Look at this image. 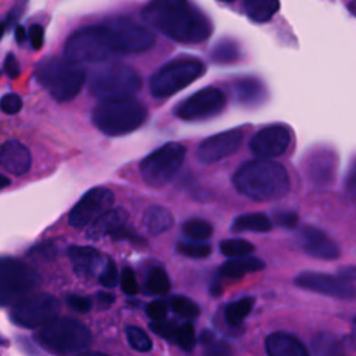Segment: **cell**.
Listing matches in <instances>:
<instances>
[{
    "label": "cell",
    "mask_w": 356,
    "mask_h": 356,
    "mask_svg": "<svg viewBox=\"0 0 356 356\" xmlns=\"http://www.w3.org/2000/svg\"><path fill=\"white\" fill-rule=\"evenodd\" d=\"M154 43L153 32L128 18H113L75 31L65 42V58L81 63H102L117 54L142 53Z\"/></svg>",
    "instance_id": "cell-1"
},
{
    "label": "cell",
    "mask_w": 356,
    "mask_h": 356,
    "mask_svg": "<svg viewBox=\"0 0 356 356\" xmlns=\"http://www.w3.org/2000/svg\"><path fill=\"white\" fill-rule=\"evenodd\" d=\"M140 14L147 25L179 43L204 42L213 31L209 17L184 0H154Z\"/></svg>",
    "instance_id": "cell-2"
},
{
    "label": "cell",
    "mask_w": 356,
    "mask_h": 356,
    "mask_svg": "<svg viewBox=\"0 0 356 356\" xmlns=\"http://www.w3.org/2000/svg\"><path fill=\"white\" fill-rule=\"evenodd\" d=\"M232 184L239 193L256 202L278 200L291 188L289 175L284 165L266 159L243 163L234 174Z\"/></svg>",
    "instance_id": "cell-3"
},
{
    "label": "cell",
    "mask_w": 356,
    "mask_h": 356,
    "mask_svg": "<svg viewBox=\"0 0 356 356\" xmlns=\"http://www.w3.org/2000/svg\"><path fill=\"white\" fill-rule=\"evenodd\" d=\"M146 117V106L132 97L100 102L92 111L93 125L107 136L127 135L138 129Z\"/></svg>",
    "instance_id": "cell-4"
},
{
    "label": "cell",
    "mask_w": 356,
    "mask_h": 356,
    "mask_svg": "<svg viewBox=\"0 0 356 356\" xmlns=\"http://www.w3.org/2000/svg\"><path fill=\"white\" fill-rule=\"evenodd\" d=\"M85 70L65 57H49L43 60L36 70L38 82L57 102L72 100L82 89L85 82Z\"/></svg>",
    "instance_id": "cell-5"
},
{
    "label": "cell",
    "mask_w": 356,
    "mask_h": 356,
    "mask_svg": "<svg viewBox=\"0 0 356 356\" xmlns=\"http://www.w3.org/2000/svg\"><path fill=\"white\" fill-rule=\"evenodd\" d=\"M38 342L47 350L58 355L82 352L90 343V332L79 320L71 317H54L40 327Z\"/></svg>",
    "instance_id": "cell-6"
},
{
    "label": "cell",
    "mask_w": 356,
    "mask_h": 356,
    "mask_svg": "<svg viewBox=\"0 0 356 356\" xmlns=\"http://www.w3.org/2000/svg\"><path fill=\"white\" fill-rule=\"evenodd\" d=\"M142 86L139 74L129 65L113 63L92 74L89 89L102 102L131 99Z\"/></svg>",
    "instance_id": "cell-7"
},
{
    "label": "cell",
    "mask_w": 356,
    "mask_h": 356,
    "mask_svg": "<svg viewBox=\"0 0 356 356\" xmlns=\"http://www.w3.org/2000/svg\"><path fill=\"white\" fill-rule=\"evenodd\" d=\"M206 71L203 61L195 57H179L159 68L150 78V92L157 99L170 97L189 86Z\"/></svg>",
    "instance_id": "cell-8"
},
{
    "label": "cell",
    "mask_w": 356,
    "mask_h": 356,
    "mask_svg": "<svg viewBox=\"0 0 356 356\" xmlns=\"http://www.w3.org/2000/svg\"><path fill=\"white\" fill-rule=\"evenodd\" d=\"M186 149L178 142H168L147 154L139 165L140 177L152 188L167 185L182 167Z\"/></svg>",
    "instance_id": "cell-9"
},
{
    "label": "cell",
    "mask_w": 356,
    "mask_h": 356,
    "mask_svg": "<svg viewBox=\"0 0 356 356\" xmlns=\"http://www.w3.org/2000/svg\"><path fill=\"white\" fill-rule=\"evenodd\" d=\"M39 284L38 273L18 259L0 256V306L14 305Z\"/></svg>",
    "instance_id": "cell-10"
},
{
    "label": "cell",
    "mask_w": 356,
    "mask_h": 356,
    "mask_svg": "<svg viewBox=\"0 0 356 356\" xmlns=\"http://www.w3.org/2000/svg\"><path fill=\"white\" fill-rule=\"evenodd\" d=\"M60 309L58 300L50 293H36L25 296L13 305L10 318L24 328L42 327L53 320Z\"/></svg>",
    "instance_id": "cell-11"
},
{
    "label": "cell",
    "mask_w": 356,
    "mask_h": 356,
    "mask_svg": "<svg viewBox=\"0 0 356 356\" xmlns=\"http://www.w3.org/2000/svg\"><path fill=\"white\" fill-rule=\"evenodd\" d=\"M225 95L221 89L203 88L174 107V115L184 121H203L213 118L225 108Z\"/></svg>",
    "instance_id": "cell-12"
},
{
    "label": "cell",
    "mask_w": 356,
    "mask_h": 356,
    "mask_svg": "<svg viewBox=\"0 0 356 356\" xmlns=\"http://www.w3.org/2000/svg\"><path fill=\"white\" fill-rule=\"evenodd\" d=\"M114 195L104 186L89 189L71 209L68 222L74 228H83L92 225L113 206Z\"/></svg>",
    "instance_id": "cell-13"
},
{
    "label": "cell",
    "mask_w": 356,
    "mask_h": 356,
    "mask_svg": "<svg viewBox=\"0 0 356 356\" xmlns=\"http://www.w3.org/2000/svg\"><path fill=\"white\" fill-rule=\"evenodd\" d=\"M291 129L284 124H273L257 131L250 142L249 147L254 156L260 159H274L284 154L291 143Z\"/></svg>",
    "instance_id": "cell-14"
},
{
    "label": "cell",
    "mask_w": 356,
    "mask_h": 356,
    "mask_svg": "<svg viewBox=\"0 0 356 356\" xmlns=\"http://www.w3.org/2000/svg\"><path fill=\"white\" fill-rule=\"evenodd\" d=\"M128 213L124 209H110L92 225H89L88 236L99 239L110 236L114 241H129L134 243H143V239L131 228H128Z\"/></svg>",
    "instance_id": "cell-15"
},
{
    "label": "cell",
    "mask_w": 356,
    "mask_h": 356,
    "mask_svg": "<svg viewBox=\"0 0 356 356\" xmlns=\"http://www.w3.org/2000/svg\"><path fill=\"white\" fill-rule=\"evenodd\" d=\"M245 132L242 128H234L218 132L213 136L206 138L197 146L196 156L203 164L217 163L229 154L235 153L242 145Z\"/></svg>",
    "instance_id": "cell-16"
},
{
    "label": "cell",
    "mask_w": 356,
    "mask_h": 356,
    "mask_svg": "<svg viewBox=\"0 0 356 356\" xmlns=\"http://www.w3.org/2000/svg\"><path fill=\"white\" fill-rule=\"evenodd\" d=\"M295 284L299 288H303L306 291L317 292V293L332 296V298H339V299L355 298L353 284H349L342 278L331 274L303 271L295 278Z\"/></svg>",
    "instance_id": "cell-17"
},
{
    "label": "cell",
    "mask_w": 356,
    "mask_h": 356,
    "mask_svg": "<svg viewBox=\"0 0 356 356\" xmlns=\"http://www.w3.org/2000/svg\"><path fill=\"white\" fill-rule=\"evenodd\" d=\"M338 157L332 149L321 146L307 154L305 171L307 178L317 186H330L335 181Z\"/></svg>",
    "instance_id": "cell-18"
},
{
    "label": "cell",
    "mask_w": 356,
    "mask_h": 356,
    "mask_svg": "<svg viewBox=\"0 0 356 356\" xmlns=\"http://www.w3.org/2000/svg\"><path fill=\"white\" fill-rule=\"evenodd\" d=\"M299 242L302 250L314 259L335 260L339 257L338 245L331 238H328L325 232L313 225L302 227Z\"/></svg>",
    "instance_id": "cell-19"
},
{
    "label": "cell",
    "mask_w": 356,
    "mask_h": 356,
    "mask_svg": "<svg viewBox=\"0 0 356 356\" xmlns=\"http://www.w3.org/2000/svg\"><path fill=\"white\" fill-rule=\"evenodd\" d=\"M67 253L75 274L83 278H89L102 271L106 263L102 253L92 246H70Z\"/></svg>",
    "instance_id": "cell-20"
},
{
    "label": "cell",
    "mask_w": 356,
    "mask_h": 356,
    "mask_svg": "<svg viewBox=\"0 0 356 356\" xmlns=\"http://www.w3.org/2000/svg\"><path fill=\"white\" fill-rule=\"evenodd\" d=\"M32 163L31 153L18 140H8L0 146V165L14 175H24Z\"/></svg>",
    "instance_id": "cell-21"
},
{
    "label": "cell",
    "mask_w": 356,
    "mask_h": 356,
    "mask_svg": "<svg viewBox=\"0 0 356 356\" xmlns=\"http://www.w3.org/2000/svg\"><path fill=\"white\" fill-rule=\"evenodd\" d=\"M232 95L243 107H257L267 99V89L264 83L253 76L239 78L232 83Z\"/></svg>",
    "instance_id": "cell-22"
},
{
    "label": "cell",
    "mask_w": 356,
    "mask_h": 356,
    "mask_svg": "<svg viewBox=\"0 0 356 356\" xmlns=\"http://www.w3.org/2000/svg\"><path fill=\"white\" fill-rule=\"evenodd\" d=\"M268 356H309L306 346L293 335L274 332L266 339Z\"/></svg>",
    "instance_id": "cell-23"
},
{
    "label": "cell",
    "mask_w": 356,
    "mask_h": 356,
    "mask_svg": "<svg viewBox=\"0 0 356 356\" xmlns=\"http://www.w3.org/2000/svg\"><path fill=\"white\" fill-rule=\"evenodd\" d=\"M264 268V261L256 256L234 257L224 261L220 267V274L227 278H241L246 274L256 273Z\"/></svg>",
    "instance_id": "cell-24"
},
{
    "label": "cell",
    "mask_w": 356,
    "mask_h": 356,
    "mask_svg": "<svg viewBox=\"0 0 356 356\" xmlns=\"http://www.w3.org/2000/svg\"><path fill=\"white\" fill-rule=\"evenodd\" d=\"M143 221L149 234L160 235L172 227L174 217L168 209L163 206H152L145 211Z\"/></svg>",
    "instance_id": "cell-25"
},
{
    "label": "cell",
    "mask_w": 356,
    "mask_h": 356,
    "mask_svg": "<svg viewBox=\"0 0 356 356\" xmlns=\"http://www.w3.org/2000/svg\"><path fill=\"white\" fill-rule=\"evenodd\" d=\"M280 1L275 0H246L243 1V11L253 22L263 24L270 21L280 10Z\"/></svg>",
    "instance_id": "cell-26"
},
{
    "label": "cell",
    "mask_w": 356,
    "mask_h": 356,
    "mask_svg": "<svg viewBox=\"0 0 356 356\" xmlns=\"http://www.w3.org/2000/svg\"><path fill=\"white\" fill-rule=\"evenodd\" d=\"M242 57L241 46L231 38H222L210 50V58L216 64H232Z\"/></svg>",
    "instance_id": "cell-27"
},
{
    "label": "cell",
    "mask_w": 356,
    "mask_h": 356,
    "mask_svg": "<svg viewBox=\"0 0 356 356\" xmlns=\"http://www.w3.org/2000/svg\"><path fill=\"white\" fill-rule=\"evenodd\" d=\"M273 228L271 220L263 213H249L235 217L231 229L234 232L252 231V232H267Z\"/></svg>",
    "instance_id": "cell-28"
},
{
    "label": "cell",
    "mask_w": 356,
    "mask_h": 356,
    "mask_svg": "<svg viewBox=\"0 0 356 356\" xmlns=\"http://www.w3.org/2000/svg\"><path fill=\"white\" fill-rule=\"evenodd\" d=\"M182 232L188 241L204 242L213 235V225L203 218H189L182 225Z\"/></svg>",
    "instance_id": "cell-29"
},
{
    "label": "cell",
    "mask_w": 356,
    "mask_h": 356,
    "mask_svg": "<svg viewBox=\"0 0 356 356\" xmlns=\"http://www.w3.org/2000/svg\"><path fill=\"white\" fill-rule=\"evenodd\" d=\"M253 303H254V299L250 296H246V298H242L239 300L229 303L224 312L227 323L231 325H239L246 318V316L250 313Z\"/></svg>",
    "instance_id": "cell-30"
},
{
    "label": "cell",
    "mask_w": 356,
    "mask_h": 356,
    "mask_svg": "<svg viewBox=\"0 0 356 356\" xmlns=\"http://www.w3.org/2000/svg\"><path fill=\"white\" fill-rule=\"evenodd\" d=\"M220 250L224 256L234 259V257L250 256L254 252V246L249 241H245L241 238H231L220 242Z\"/></svg>",
    "instance_id": "cell-31"
},
{
    "label": "cell",
    "mask_w": 356,
    "mask_h": 356,
    "mask_svg": "<svg viewBox=\"0 0 356 356\" xmlns=\"http://www.w3.org/2000/svg\"><path fill=\"white\" fill-rule=\"evenodd\" d=\"M200 342L207 356H231L232 355L231 346L225 341L217 338L211 331H203L200 335Z\"/></svg>",
    "instance_id": "cell-32"
},
{
    "label": "cell",
    "mask_w": 356,
    "mask_h": 356,
    "mask_svg": "<svg viewBox=\"0 0 356 356\" xmlns=\"http://www.w3.org/2000/svg\"><path fill=\"white\" fill-rule=\"evenodd\" d=\"M146 286L152 293L165 295L171 288V282L165 270L163 267H154L147 275Z\"/></svg>",
    "instance_id": "cell-33"
},
{
    "label": "cell",
    "mask_w": 356,
    "mask_h": 356,
    "mask_svg": "<svg viewBox=\"0 0 356 356\" xmlns=\"http://www.w3.org/2000/svg\"><path fill=\"white\" fill-rule=\"evenodd\" d=\"M177 249L181 254L191 259H206L211 253V246L206 242L181 241L177 243Z\"/></svg>",
    "instance_id": "cell-34"
},
{
    "label": "cell",
    "mask_w": 356,
    "mask_h": 356,
    "mask_svg": "<svg viewBox=\"0 0 356 356\" xmlns=\"http://www.w3.org/2000/svg\"><path fill=\"white\" fill-rule=\"evenodd\" d=\"M127 334V339L129 342V345L139 350V352H147L152 349V341L147 337V334L140 330L139 327H134V325H128L125 330Z\"/></svg>",
    "instance_id": "cell-35"
},
{
    "label": "cell",
    "mask_w": 356,
    "mask_h": 356,
    "mask_svg": "<svg viewBox=\"0 0 356 356\" xmlns=\"http://www.w3.org/2000/svg\"><path fill=\"white\" fill-rule=\"evenodd\" d=\"M313 346L317 356H339L341 355L338 342L327 334H320L318 337H316Z\"/></svg>",
    "instance_id": "cell-36"
},
{
    "label": "cell",
    "mask_w": 356,
    "mask_h": 356,
    "mask_svg": "<svg viewBox=\"0 0 356 356\" xmlns=\"http://www.w3.org/2000/svg\"><path fill=\"white\" fill-rule=\"evenodd\" d=\"M171 307H172V310L177 314H179V316H182L185 318H195L200 313L199 306L192 299L185 298V296H175V298H172Z\"/></svg>",
    "instance_id": "cell-37"
},
{
    "label": "cell",
    "mask_w": 356,
    "mask_h": 356,
    "mask_svg": "<svg viewBox=\"0 0 356 356\" xmlns=\"http://www.w3.org/2000/svg\"><path fill=\"white\" fill-rule=\"evenodd\" d=\"M178 324L175 321H165V320H161V321H154L150 324V328L153 332H156L157 335H160L161 338L167 339V341H171V342H175L177 339V332H178Z\"/></svg>",
    "instance_id": "cell-38"
},
{
    "label": "cell",
    "mask_w": 356,
    "mask_h": 356,
    "mask_svg": "<svg viewBox=\"0 0 356 356\" xmlns=\"http://www.w3.org/2000/svg\"><path fill=\"white\" fill-rule=\"evenodd\" d=\"M195 342H196V337H195L193 325L189 324V323L181 324L178 327L175 343H178L185 350H191L195 346Z\"/></svg>",
    "instance_id": "cell-39"
},
{
    "label": "cell",
    "mask_w": 356,
    "mask_h": 356,
    "mask_svg": "<svg viewBox=\"0 0 356 356\" xmlns=\"http://www.w3.org/2000/svg\"><path fill=\"white\" fill-rule=\"evenodd\" d=\"M117 280H118L117 266H115L113 259L107 257L106 263H104V266H103V268L99 274V282L106 288H113V286H115Z\"/></svg>",
    "instance_id": "cell-40"
},
{
    "label": "cell",
    "mask_w": 356,
    "mask_h": 356,
    "mask_svg": "<svg viewBox=\"0 0 356 356\" xmlns=\"http://www.w3.org/2000/svg\"><path fill=\"white\" fill-rule=\"evenodd\" d=\"M22 108V100L17 93H7L0 99V110L6 114H17Z\"/></svg>",
    "instance_id": "cell-41"
},
{
    "label": "cell",
    "mask_w": 356,
    "mask_h": 356,
    "mask_svg": "<svg viewBox=\"0 0 356 356\" xmlns=\"http://www.w3.org/2000/svg\"><path fill=\"white\" fill-rule=\"evenodd\" d=\"M121 288L127 295H135L139 291L138 281L131 268H124L121 273Z\"/></svg>",
    "instance_id": "cell-42"
},
{
    "label": "cell",
    "mask_w": 356,
    "mask_h": 356,
    "mask_svg": "<svg viewBox=\"0 0 356 356\" xmlns=\"http://www.w3.org/2000/svg\"><path fill=\"white\" fill-rule=\"evenodd\" d=\"M167 303L164 300H153L146 306L147 316L154 321H161L167 316Z\"/></svg>",
    "instance_id": "cell-43"
},
{
    "label": "cell",
    "mask_w": 356,
    "mask_h": 356,
    "mask_svg": "<svg viewBox=\"0 0 356 356\" xmlns=\"http://www.w3.org/2000/svg\"><path fill=\"white\" fill-rule=\"evenodd\" d=\"M67 303L71 309H74L78 313H86L92 309V300L81 295H70L67 298Z\"/></svg>",
    "instance_id": "cell-44"
},
{
    "label": "cell",
    "mask_w": 356,
    "mask_h": 356,
    "mask_svg": "<svg viewBox=\"0 0 356 356\" xmlns=\"http://www.w3.org/2000/svg\"><path fill=\"white\" fill-rule=\"evenodd\" d=\"M274 218L278 225L285 228H295L299 222V216L295 211H278Z\"/></svg>",
    "instance_id": "cell-45"
},
{
    "label": "cell",
    "mask_w": 356,
    "mask_h": 356,
    "mask_svg": "<svg viewBox=\"0 0 356 356\" xmlns=\"http://www.w3.org/2000/svg\"><path fill=\"white\" fill-rule=\"evenodd\" d=\"M26 35H28V38H29V42H31L32 49L39 50V49L43 46V42H44V31H43V28H42L39 24L31 25V28H29V31H28Z\"/></svg>",
    "instance_id": "cell-46"
},
{
    "label": "cell",
    "mask_w": 356,
    "mask_h": 356,
    "mask_svg": "<svg viewBox=\"0 0 356 356\" xmlns=\"http://www.w3.org/2000/svg\"><path fill=\"white\" fill-rule=\"evenodd\" d=\"M4 71L11 79H15L19 76V64L13 53L6 56L4 58Z\"/></svg>",
    "instance_id": "cell-47"
},
{
    "label": "cell",
    "mask_w": 356,
    "mask_h": 356,
    "mask_svg": "<svg viewBox=\"0 0 356 356\" xmlns=\"http://www.w3.org/2000/svg\"><path fill=\"white\" fill-rule=\"evenodd\" d=\"M96 299H97L100 306L107 307V306H110L115 300V296L113 293H110V292H99L96 295Z\"/></svg>",
    "instance_id": "cell-48"
},
{
    "label": "cell",
    "mask_w": 356,
    "mask_h": 356,
    "mask_svg": "<svg viewBox=\"0 0 356 356\" xmlns=\"http://www.w3.org/2000/svg\"><path fill=\"white\" fill-rule=\"evenodd\" d=\"M26 39H28V35H26L25 28L21 26V25L17 26V28H15V40H17V43L22 44V43H25Z\"/></svg>",
    "instance_id": "cell-49"
},
{
    "label": "cell",
    "mask_w": 356,
    "mask_h": 356,
    "mask_svg": "<svg viewBox=\"0 0 356 356\" xmlns=\"http://www.w3.org/2000/svg\"><path fill=\"white\" fill-rule=\"evenodd\" d=\"M7 185H10V179H8L6 175L0 174V189H3V188L7 186Z\"/></svg>",
    "instance_id": "cell-50"
},
{
    "label": "cell",
    "mask_w": 356,
    "mask_h": 356,
    "mask_svg": "<svg viewBox=\"0 0 356 356\" xmlns=\"http://www.w3.org/2000/svg\"><path fill=\"white\" fill-rule=\"evenodd\" d=\"M78 356H107V355L97 353V352H82V353H79Z\"/></svg>",
    "instance_id": "cell-51"
},
{
    "label": "cell",
    "mask_w": 356,
    "mask_h": 356,
    "mask_svg": "<svg viewBox=\"0 0 356 356\" xmlns=\"http://www.w3.org/2000/svg\"><path fill=\"white\" fill-rule=\"evenodd\" d=\"M7 28H8V26L6 25V22L1 21V22H0V39H1V36H3V33H4V31H6Z\"/></svg>",
    "instance_id": "cell-52"
},
{
    "label": "cell",
    "mask_w": 356,
    "mask_h": 356,
    "mask_svg": "<svg viewBox=\"0 0 356 356\" xmlns=\"http://www.w3.org/2000/svg\"><path fill=\"white\" fill-rule=\"evenodd\" d=\"M7 345V339L0 334V346H6Z\"/></svg>",
    "instance_id": "cell-53"
}]
</instances>
